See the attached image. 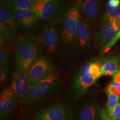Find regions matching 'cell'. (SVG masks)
Listing matches in <instances>:
<instances>
[{
	"mask_svg": "<svg viewBox=\"0 0 120 120\" xmlns=\"http://www.w3.org/2000/svg\"><path fill=\"white\" fill-rule=\"evenodd\" d=\"M40 43L34 35H24L19 39L16 49L17 68L28 71L32 64L38 57Z\"/></svg>",
	"mask_w": 120,
	"mask_h": 120,
	"instance_id": "1",
	"label": "cell"
},
{
	"mask_svg": "<svg viewBox=\"0 0 120 120\" xmlns=\"http://www.w3.org/2000/svg\"><path fill=\"white\" fill-rule=\"evenodd\" d=\"M60 82V77L56 73L52 72L47 77L31 85L25 102L24 107L30 109L47 97L56 88Z\"/></svg>",
	"mask_w": 120,
	"mask_h": 120,
	"instance_id": "2",
	"label": "cell"
},
{
	"mask_svg": "<svg viewBox=\"0 0 120 120\" xmlns=\"http://www.w3.org/2000/svg\"><path fill=\"white\" fill-rule=\"evenodd\" d=\"M81 9L75 5L70 7L64 14L60 30V38L64 46L73 47L77 43V27L80 16Z\"/></svg>",
	"mask_w": 120,
	"mask_h": 120,
	"instance_id": "3",
	"label": "cell"
},
{
	"mask_svg": "<svg viewBox=\"0 0 120 120\" xmlns=\"http://www.w3.org/2000/svg\"><path fill=\"white\" fill-rule=\"evenodd\" d=\"M90 61L85 64L81 67L75 76L72 87L75 100L80 98L98 79L90 71Z\"/></svg>",
	"mask_w": 120,
	"mask_h": 120,
	"instance_id": "4",
	"label": "cell"
},
{
	"mask_svg": "<svg viewBox=\"0 0 120 120\" xmlns=\"http://www.w3.org/2000/svg\"><path fill=\"white\" fill-rule=\"evenodd\" d=\"M11 86L18 102H25L31 86L28 71L17 68L13 73Z\"/></svg>",
	"mask_w": 120,
	"mask_h": 120,
	"instance_id": "5",
	"label": "cell"
},
{
	"mask_svg": "<svg viewBox=\"0 0 120 120\" xmlns=\"http://www.w3.org/2000/svg\"><path fill=\"white\" fill-rule=\"evenodd\" d=\"M51 62L46 57L38 56L28 71L31 85L45 79L52 72Z\"/></svg>",
	"mask_w": 120,
	"mask_h": 120,
	"instance_id": "6",
	"label": "cell"
},
{
	"mask_svg": "<svg viewBox=\"0 0 120 120\" xmlns=\"http://www.w3.org/2000/svg\"><path fill=\"white\" fill-rule=\"evenodd\" d=\"M41 41L45 49L49 53H56L59 49L58 34L55 21H49L43 28Z\"/></svg>",
	"mask_w": 120,
	"mask_h": 120,
	"instance_id": "7",
	"label": "cell"
},
{
	"mask_svg": "<svg viewBox=\"0 0 120 120\" xmlns=\"http://www.w3.org/2000/svg\"><path fill=\"white\" fill-rule=\"evenodd\" d=\"M34 8L39 19L56 21L60 10V0H38Z\"/></svg>",
	"mask_w": 120,
	"mask_h": 120,
	"instance_id": "8",
	"label": "cell"
},
{
	"mask_svg": "<svg viewBox=\"0 0 120 120\" xmlns=\"http://www.w3.org/2000/svg\"><path fill=\"white\" fill-rule=\"evenodd\" d=\"M34 120H76L65 105L57 103L39 113Z\"/></svg>",
	"mask_w": 120,
	"mask_h": 120,
	"instance_id": "9",
	"label": "cell"
},
{
	"mask_svg": "<svg viewBox=\"0 0 120 120\" xmlns=\"http://www.w3.org/2000/svg\"><path fill=\"white\" fill-rule=\"evenodd\" d=\"M18 102L11 86L3 90L0 98V117L2 120L11 114Z\"/></svg>",
	"mask_w": 120,
	"mask_h": 120,
	"instance_id": "10",
	"label": "cell"
},
{
	"mask_svg": "<svg viewBox=\"0 0 120 120\" xmlns=\"http://www.w3.org/2000/svg\"><path fill=\"white\" fill-rule=\"evenodd\" d=\"M15 19L19 27L25 30L32 28L38 21L39 17L33 9L21 10L12 8Z\"/></svg>",
	"mask_w": 120,
	"mask_h": 120,
	"instance_id": "11",
	"label": "cell"
},
{
	"mask_svg": "<svg viewBox=\"0 0 120 120\" xmlns=\"http://www.w3.org/2000/svg\"><path fill=\"white\" fill-rule=\"evenodd\" d=\"M120 27L116 21L103 20L101 30L97 34L96 40L99 46L102 47L116 36Z\"/></svg>",
	"mask_w": 120,
	"mask_h": 120,
	"instance_id": "12",
	"label": "cell"
},
{
	"mask_svg": "<svg viewBox=\"0 0 120 120\" xmlns=\"http://www.w3.org/2000/svg\"><path fill=\"white\" fill-rule=\"evenodd\" d=\"M77 42L82 51L89 49L91 42V33L88 21L80 15L77 27Z\"/></svg>",
	"mask_w": 120,
	"mask_h": 120,
	"instance_id": "13",
	"label": "cell"
},
{
	"mask_svg": "<svg viewBox=\"0 0 120 120\" xmlns=\"http://www.w3.org/2000/svg\"><path fill=\"white\" fill-rule=\"evenodd\" d=\"M101 109L96 100H90L84 103L79 108L77 114L78 120H102Z\"/></svg>",
	"mask_w": 120,
	"mask_h": 120,
	"instance_id": "14",
	"label": "cell"
},
{
	"mask_svg": "<svg viewBox=\"0 0 120 120\" xmlns=\"http://www.w3.org/2000/svg\"><path fill=\"white\" fill-rule=\"evenodd\" d=\"M0 22L4 23L15 34L19 26L13 16L11 6L0 1Z\"/></svg>",
	"mask_w": 120,
	"mask_h": 120,
	"instance_id": "15",
	"label": "cell"
},
{
	"mask_svg": "<svg viewBox=\"0 0 120 120\" xmlns=\"http://www.w3.org/2000/svg\"><path fill=\"white\" fill-rule=\"evenodd\" d=\"M101 0H85L81 9L88 22L94 21L98 15Z\"/></svg>",
	"mask_w": 120,
	"mask_h": 120,
	"instance_id": "16",
	"label": "cell"
},
{
	"mask_svg": "<svg viewBox=\"0 0 120 120\" xmlns=\"http://www.w3.org/2000/svg\"><path fill=\"white\" fill-rule=\"evenodd\" d=\"M119 58L113 57L105 61L102 66L101 76H113L120 70Z\"/></svg>",
	"mask_w": 120,
	"mask_h": 120,
	"instance_id": "17",
	"label": "cell"
},
{
	"mask_svg": "<svg viewBox=\"0 0 120 120\" xmlns=\"http://www.w3.org/2000/svg\"><path fill=\"white\" fill-rule=\"evenodd\" d=\"M107 95V102L106 103V108L105 109L106 112H109L115 109L120 103V97L116 94H112L107 90H105Z\"/></svg>",
	"mask_w": 120,
	"mask_h": 120,
	"instance_id": "18",
	"label": "cell"
},
{
	"mask_svg": "<svg viewBox=\"0 0 120 120\" xmlns=\"http://www.w3.org/2000/svg\"><path fill=\"white\" fill-rule=\"evenodd\" d=\"M36 0H17L11 5L12 8L32 10Z\"/></svg>",
	"mask_w": 120,
	"mask_h": 120,
	"instance_id": "19",
	"label": "cell"
},
{
	"mask_svg": "<svg viewBox=\"0 0 120 120\" xmlns=\"http://www.w3.org/2000/svg\"><path fill=\"white\" fill-rule=\"evenodd\" d=\"M120 16V4L116 8H111L107 6L105 20L109 21H116V19Z\"/></svg>",
	"mask_w": 120,
	"mask_h": 120,
	"instance_id": "20",
	"label": "cell"
},
{
	"mask_svg": "<svg viewBox=\"0 0 120 120\" xmlns=\"http://www.w3.org/2000/svg\"><path fill=\"white\" fill-rule=\"evenodd\" d=\"M120 39V28L119 31H118L117 34H116V36L114 37V38L111 41H110L109 42L107 43L106 45H105L104 46H103L102 47H101V53L102 54L106 53L109 51V50H110L112 47L115 46V44L117 43L118 40Z\"/></svg>",
	"mask_w": 120,
	"mask_h": 120,
	"instance_id": "21",
	"label": "cell"
},
{
	"mask_svg": "<svg viewBox=\"0 0 120 120\" xmlns=\"http://www.w3.org/2000/svg\"><path fill=\"white\" fill-rule=\"evenodd\" d=\"M8 75V68L7 65L0 67V83L1 87L4 86L6 82Z\"/></svg>",
	"mask_w": 120,
	"mask_h": 120,
	"instance_id": "22",
	"label": "cell"
},
{
	"mask_svg": "<svg viewBox=\"0 0 120 120\" xmlns=\"http://www.w3.org/2000/svg\"><path fill=\"white\" fill-rule=\"evenodd\" d=\"M8 61V52L7 47L0 48V65H7Z\"/></svg>",
	"mask_w": 120,
	"mask_h": 120,
	"instance_id": "23",
	"label": "cell"
},
{
	"mask_svg": "<svg viewBox=\"0 0 120 120\" xmlns=\"http://www.w3.org/2000/svg\"><path fill=\"white\" fill-rule=\"evenodd\" d=\"M106 113L112 120H119L120 119V103L115 109L110 111L106 112Z\"/></svg>",
	"mask_w": 120,
	"mask_h": 120,
	"instance_id": "24",
	"label": "cell"
},
{
	"mask_svg": "<svg viewBox=\"0 0 120 120\" xmlns=\"http://www.w3.org/2000/svg\"><path fill=\"white\" fill-rule=\"evenodd\" d=\"M120 97V84L112 81L107 86L106 90Z\"/></svg>",
	"mask_w": 120,
	"mask_h": 120,
	"instance_id": "25",
	"label": "cell"
},
{
	"mask_svg": "<svg viewBox=\"0 0 120 120\" xmlns=\"http://www.w3.org/2000/svg\"><path fill=\"white\" fill-rule=\"evenodd\" d=\"M120 4V0H109L107 6L111 8H116Z\"/></svg>",
	"mask_w": 120,
	"mask_h": 120,
	"instance_id": "26",
	"label": "cell"
},
{
	"mask_svg": "<svg viewBox=\"0 0 120 120\" xmlns=\"http://www.w3.org/2000/svg\"><path fill=\"white\" fill-rule=\"evenodd\" d=\"M112 81L116 82L117 83L120 84V68L117 73L113 76Z\"/></svg>",
	"mask_w": 120,
	"mask_h": 120,
	"instance_id": "27",
	"label": "cell"
},
{
	"mask_svg": "<svg viewBox=\"0 0 120 120\" xmlns=\"http://www.w3.org/2000/svg\"><path fill=\"white\" fill-rule=\"evenodd\" d=\"M101 116L102 120H112L109 116H107V115L106 114V112L104 109H101Z\"/></svg>",
	"mask_w": 120,
	"mask_h": 120,
	"instance_id": "28",
	"label": "cell"
},
{
	"mask_svg": "<svg viewBox=\"0 0 120 120\" xmlns=\"http://www.w3.org/2000/svg\"><path fill=\"white\" fill-rule=\"evenodd\" d=\"M85 0H75V2H76V4L75 5L79 6L80 9H81V7L82 6V4H83V3Z\"/></svg>",
	"mask_w": 120,
	"mask_h": 120,
	"instance_id": "29",
	"label": "cell"
},
{
	"mask_svg": "<svg viewBox=\"0 0 120 120\" xmlns=\"http://www.w3.org/2000/svg\"><path fill=\"white\" fill-rule=\"evenodd\" d=\"M1 1H4V2H5L6 4H10V5H12L13 3H15V2H16L17 0H1Z\"/></svg>",
	"mask_w": 120,
	"mask_h": 120,
	"instance_id": "30",
	"label": "cell"
},
{
	"mask_svg": "<svg viewBox=\"0 0 120 120\" xmlns=\"http://www.w3.org/2000/svg\"><path fill=\"white\" fill-rule=\"evenodd\" d=\"M116 22L117 25V26L120 28V16L117 19H116Z\"/></svg>",
	"mask_w": 120,
	"mask_h": 120,
	"instance_id": "31",
	"label": "cell"
},
{
	"mask_svg": "<svg viewBox=\"0 0 120 120\" xmlns=\"http://www.w3.org/2000/svg\"></svg>",
	"mask_w": 120,
	"mask_h": 120,
	"instance_id": "32",
	"label": "cell"
}]
</instances>
